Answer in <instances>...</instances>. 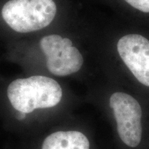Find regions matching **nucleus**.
I'll list each match as a JSON object with an SVG mask.
<instances>
[{
    "mask_svg": "<svg viewBox=\"0 0 149 149\" xmlns=\"http://www.w3.org/2000/svg\"><path fill=\"white\" fill-rule=\"evenodd\" d=\"M57 13L53 0H9L3 6L1 16L10 29L26 33L47 27Z\"/></svg>",
    "mask_w": 149,
    "mask_h": 149,
    "instance_id": "2",
    "label": "nucleus"
},
{
    "mask_svg": "<svg viewBox=\"0 0 149 149\" xmlns=\"http://www.w3.org/2000/svg\"><path fill=\"white\" fill-rule=\"evenodd\" d=\"M40 46L46 57L48 70L56 76H67L81 69L84 58L70 39L53 34L43 37Z\"/></svg>",
    "mask_w": 149,
    "mask_h": 149,
    "instance_id": "3",
    "label": "nucleus"
},
{
    "mask_svg": "<svg viewBox=\"0 0 149 149\" xmlns=\"http://www.w3.org/2000/svg\"><path fill=\"white\" fill-rule=\"evenodd\" d=\"M7 95L15 109L26 114L38 109L55 107L62 97V89L52 78L35 75L12 81Z\"/></svg>",
    "mask_w": 149,
    "mask_h": 149,
    "instance_id": "1",
    "label": "nucleus"
},
{
    "mask_svg": "<svg viewBox=\"0 0 149 149\" xmlns=\"http://www.w3.org/2000/svg\"><path fill=\"white\" fill-rule=\"evenodd\" d=\"M117 48L136 79L149 87V41L140 35L130 34L120 39Z\"/></svg>",
    "mask_w": 149,
    "mask_h": 149,
    "instance_id": "5",
    "label": "nucleus"
},
{
    "mask_svg": "<svg viewBox=\"0 0 149 149\" xmlns=\"http://www.w3.org/2000/svg\"><path fill=\"white\" fill-rule=\"evenodd\" d=\"M26 116V113H22V112H19V113L17 114V118L19 120H22Z\"/></svg>",
    "mask_w": 149,
    "mask_h": 149,
    "instance_id": "8",
    "label": "nucleus"
},
{
    "mask_svg": "<svg viewBox=\"0 0 149 149\" xmlns=\"http://www.w3.org/2000/svg\"><path fill=\"white\" fill-rule=\"evenodd\" d=\"M110 107L114 113L121 140L128 146L137 147L142 135L140 104L127 93L117 92L110 97Z\"/></svg>",
    "mask_w": 149,
    "mask_h": 149,
    "instance_id": "4",
    "label": "nucleus"
},
{
    "mask_svg": "<svg viewBox=\"0 0 149 149\" xmlns=\"http://www.w3.org/2000/svg\"><path fill=\"white\" fill-rule=\"evenodd\" d=\"M42 149H90V143L81 132L58 131L44 139Z\"/></svg>",
    "mask_w": 149,
    "mask_h": 149,
    "instance_id": "6",
    "label": "nucleus"
},
{
    "mask_svg": "<svg viewBox=\"0 0 149 149\" xmlns=\"http://www.w3.org/2000/svg\"><path fill=\"white\" fill-rule=\"evenodd\" d=\"M133 8L144 13H149V0H124Z\"/></svg>",
    "mask_w": 149,
    "mask_h": 149,
    "instance_id": "7",
    "label": "nucleus"
}]
</instances>
